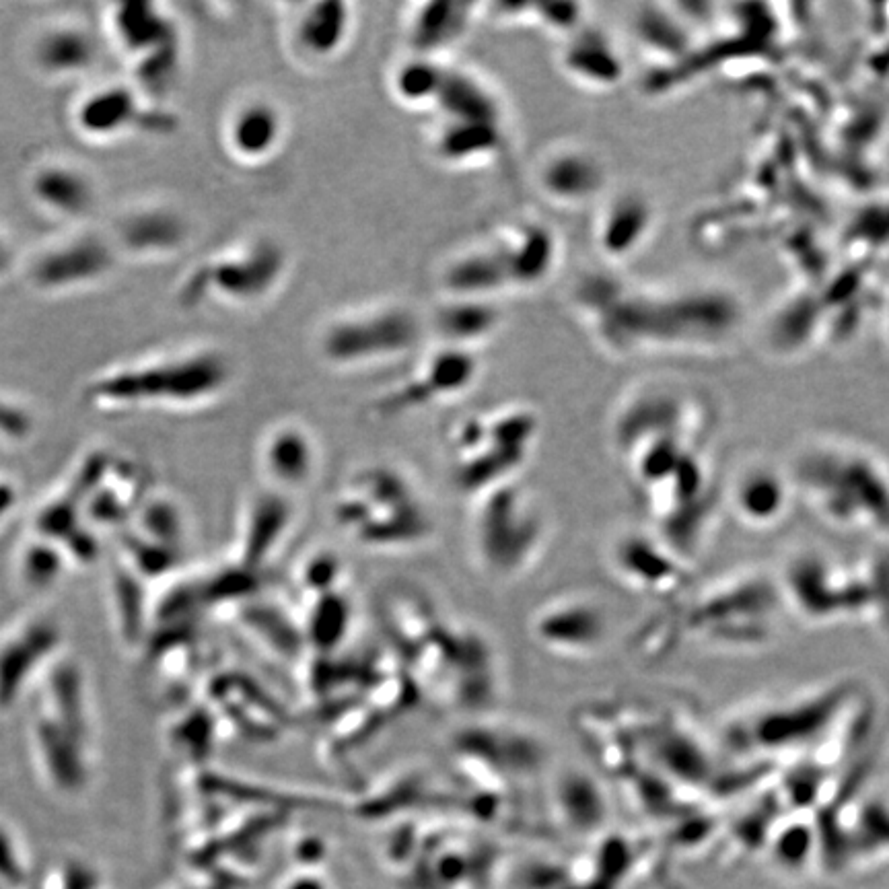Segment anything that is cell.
Instances as JSON below:
<instances>
[{
    "instance_id": "cell-34",
    "label": "cell",
    "mask_w": 889,
    "mask_h": 889,
    "mask_svg": "<svg viewBox=\"0 0 889 889\" xmlns=\"http://www.w3.org/2000/svg\"><path fill=\"white\" fill-rule=\"evenodd\" d=\"M58 566H60L58 554L52 548L38 546V548L29 550V554H27L25 573L31 583L46 585L58 573Z\"/></svg>"
},
{
    "instance_id": "cell-21",
    "label": "cell",
    "mask_w": 889,
    "mask_h": 889,
    "mask_svg": "<svg viewBox=\"0 0 889 889\" xmlns=\"http://www.w3.org/2000/svg\"><path fill=\"white\" fill-rule=\"evenodd\" d=\"M507 147L505 124L441 120L433 134V153L447 167H470L499 159Z\"/></svg>"
},
{
    "instance_id": "cell-18",
    "label": "cell",
    "mask_w": 889,
    "mask_h": 889,
    "mask_svg": "<svg viewBox=\"0 0 889 889\" xmlns=\"http://www.w3.org/2000/svg\"><path fill=\"white\" fill-rule=\"evenodd\" d=\"M287 120L280 105L268 97H250L237 103L225 122V147L245 165L270 161L282 147Z\"/></svg>"
},
{
    "instance_id": "cell-1",
    "label": "cell",
    "mask_w": 889,
    "mask_h": 889,
    "mask_svg": "<svg viewBox=\"0 0 889 889\" xmlns=\"http://www.w3.org/2000/svg\"><path fill=\"white\" fill-rule=\"evenodd\" d=\"M332 521L342 536L367 552H414L437 533L429 496L400 466L375 461L344 476L332 499Z\"/></svg>"
},
{
    "instance_id": "cell-22",
    "label": "cell",
    "mask_w": 889,
    "mask_h": 889,
    "mask_svg": "<svg viewBox=\"0 0 889 889\" xmlns=\"http://www.w3.org/2000/svg\"><path fill=\"white\" fill-rule=\"evenodd\" d=\"M503 311L496 299H457L445 297L433 315V330L443 346L476 350L499 332Z\"/></svg>"
},
{
    "instance_id": "cell-7",
    "label": "cell",
    "mask_w": 889,
    "mask_h": 889,
    "mask_svg": "<svg viewBox=\"0 0 889 889\" xmlns=\"http://www.w3.org/2000/svg\"><path fill=\"white\" fill-rule=\"evenodd\" d=\"M422 336L424 322L414 309L385 303L330 319L317 336V350L332 367L363 369L408 357Z\"/></svg>"
},
{
    "instance_id": "cell-10",
    "label": "cell",
    "mask_w": 889,
    "mask_h": 889,
    "mask_svg": "<svg viewBox=\"0 0 889 889\" xmlns=\"http://www.w3.org/2000/svg\"><path fill=\"white\" fill-rule=\"evenodd\" d=\"M480 369L478 350L441 344L406 379L379 394L371 402V414L394 420L455 400L476 385Z\"/></svg>"
},
{
    "instance_id": "cell-12",
    "label": "cell",
    "mask_w": 889,
    "mask_h": 889,
    "mask_svg": "<svg viewBox=\"0 0 889 889\" xmlns=\"http://www.w3.org/2000/svg\"><path fill=\"white\" fill-rule=\"evenodd\" d=\"M99 35L79 17H54L42 23L29 42L33 73L50 83H77L99 62Z\"/></svg>"
},
{
    "instance_id": "cell-37",
    "label": "cell",
    "mask_w": 889,
    "mask_h": 889,
    "mask_svg": "<svg viewBox=\"0 0 889 889\" xmlns=\"http://www.w3.org/2000/svg\"><path fill=\"white\" fill-rule=\"evenodd\" d=\"M68 546H70V550H73L83 560H91L97 554V544H95V540L89 536L87 531H77L75 529L68 536Z\"/></svg>"
},
{
    "instance_id": "cell-17",
    "label": "cell",
    "mask_w": 889,
    "mask_h": 889,
    "mask_svg": "<svg viewBox=\"0 0 889 889\" xmlns=\"http://www.w3.org/2000/svg\"><path fill=\"white\" fill-rule=\"evenodd\" d=\"M354 31V7L346 0H313L299 9L289 29V44L297 58L311 66L336 60Z\"/></svg>"
},
{
    "instance_id": "cell-33",
    "label": "cell",
    "mask_w": 889,
    "mask_h": 889,
    "mask_svg": "<svg viewBox=\"0 0 889 889\" xmlns=\"http://www.w3.org/2000/svg\"><path fill=\"white\" fill-rule=\"evenodd\" d=\"M75 511L77 503L68 496V499L46 509V513L40 517V529L52 538H68L75 531Z\"/></svg>"
},
{
    "instance_id": "cell-3",
    "label": "cell",
    "mask_w": 889,
    "mask_h": 889,
    "mask_svg": "<svg viewBox=\"0 0 889 889\" xmlns=\"http://www.w3.org/2000/svg\"><path fill=\"white\" fill-rule=\"evenodd\" d=\"M550 540V519L519 480L470 499L468 548L478 571L496 583L527 575Z\"/></svg>"
},
{
    "instance_id": "cell-9",
    "label": "cell",
    "mask_w": 889,
    "mask_h": 889,
    "mask_svg": "<svg viewBox=\"0 0 889 889\" xmlns=\"http://www.w3.org/2000/svg\"><path fill=\"white\" fill-rule=\"evenodd\" d=\"M118 262L120 254L110 233L81 225L40 245L25 260L23 274L33 291L62 297L97 287L114 274Z\"/></svg>"
},
{
    "instance_id": "cell-4",
    "label": "cell",
    "mask_w": 889,
    "mask_h": 889,
    "mask_svg": "<svg viewBox=\"0 0 889 889\" xmlns=\"http://www.w3.org/2000/svg\"><path fill=\"white\" fill-rule=\"evenodd\" d=\"M287 274V247L272 235H256L190 266L177 282L175 303L186 311L256 307L280 289Z\"/></svg>"
},
{
    "instance_id": "cell-13",
    "label": "cell",
    "mask_w": 889,
    "mask_h": 889,
    "mask_svg": "<svg viewBox=\"0 0 889 889\" xmlns=\"http://www.w3.org/2000/svg\"><path fill=\"white\" fill-rule=\"evenodd\" d=\"M531 636L548 653L585 657L595 653L608 636V618L587 597H556L533 614Z\"/></svg>"
},
{
    "instance_id": "cell-27",
    "label": "cell",
    "mask_w": 889,
    "mask_h": 889,
    "mask_svg": "<svg viewBox=\"0 0 889 889\" xmlns=\"http://www.w3.org/2000/svg\"><path fill=\"white\" fill-rule=\"evenodd\" d=\"M56 638L58 634L52 626L38 624L0 653V704H9L15 698L31 665L56 645Z\"/></svg>"
},
{
    "instance_id": "cell-24",
    "label": "cell",
    "mask_w": 889,
    "mask_h": 889,
    "mask_svg": "<svg viewBox=\"0 0 889 889\" xmlns=\"http://www.w3.org/2000/svg\"><path fill=\"white\" fill-rule=\"evenodd\" d=\"M435 110L441 120H472L505 124L503 105L488 83L472 70L447 66Z\"/></svg>"
},
{
    "instance_id": "cell-16",
    "label": "cell",
    "mask_w": 889,
    "mask_h": 889,
    "mask_svg": "<svg viewBox=\"0 0 889 889\" xmlns=\"http://www.w3.org/2000/svg\"><path fill=\"white\" fill-rule=\"evenodd\" d=\"M190 233V223L180 210L165 202H145L122 212L110 237L120 258L159 260L184 250Z\"/></svg>"
},
{
    "instance_id": "cell-15",
    "label": "cell",
    "mask_w": 889,
    "mask_h": 889,
    "mask_svg": "<svg viewBox=\"0 0 889 889\" xmlns=\"http://www.w3.org/2000/svg\"><path fill=\"white\" fill-rule=\"evenodd\" d=\"M291 496H284L270 488L254 492L243 503L235 527V564L245 573L266 566L272 556L284 546L295 513Z\"/></svg>"
},
{
    "instance_id": "cell-31",
    "label": "cell",
    "mask_w": 889,
    "mask_h": 889,
    "mask_svg": "<svg viewBox=\"0 0 889 889\" xmlns=\"http://www.w3.org/2000/svg\"><path fill=\"white\" fill-rule=\"evenodd\" d=\"M147 531L155 538L157 546H163L167 550H173L182 554V542H184V517L182 511L177 509L169 501H153L145 509V517H142Z\"/></svg>"
},
{
    "instance_id": "cell-28",
    "label": "cell",
    "mask_w": 889,
    "mask_h": 889,
    "mask_svg": "<svg viewBox=\"0 0 889 889\" xmlns=\"http://www.w3.org/2000/svg\"><path fill=\"white\" fill-rule=\"evenodd\" d=\"M591 163L581 153H556L540 171V184L558 200H579L593 188Z\"/></svg>"
},
{
    "instance_id": "cell-29",
    "label": "cell",
    "mask_w": 889,
    "mask_h": 889,
    "mask_svg": "<svg viewBox=\"0 0 889 889\" xmlns=\"http://www.w3.org/2000/svg\"><path fill=\"white\" fill-rule=\"evenodd\" d=\"M40 739L54 778L62 787H79L83 782V766L77 752V739L56 723H44L40 727Z\"/></svg>"
},
{
    "instance_id": "cell-30",
    "label": "cell",
    "mask_w": 889,
    "mask_h": 889,
    "mask_svg": "<svg viewBox=\"0 0 889 889\" xmlns=\"http://www.w3.org/2000/svg\"><path fill=\"white\" fill-rule=\"evenodd\" d=\"M52 688L64 731L79 739L85 733V721L81 708V680L77 669L73 665L58 667L54 673Z\"/></svg>"
},
{
    "instance_id": "cell-11",
    "label": "cell",
    "mask_w": 889,
    "mask_h": 889,
    "mask_svg": "<svg viewBox=\"0 0 889 889\" xmlns=\"http://www.w3.org/2000/svg\"><path fill=\"white\" fill-rule=\"evenodd\" d=\"M23 192L44 219L70 227L85 225L99 200L93 173L66 155H42L29 163Z\"/></svg>"
},
{
    "instance_id": "cell-26",
    "label": "cell",
    "mask_w": 889,
    "mask_h": 889,
    "mask_svg": "<svg viewBox=\"0 0 889 889\" xmlns=\"http://www.w3.org/2000/svg\"><path fill=\"white\" fill-rule=\"evenodd\" d=\"M447 75V64L437 58L408 54L391 73L389 89L394 99L410 110L435 108Z\"/></svg>"
},
{
    "instance_id": "cell-38",
    "label": "cell",
    "mask_w": 889,
    "mask_h": 889,
    "mask_svg": "<svg viewBox=\"0 0 889 889\" xmlns=\"http://www.w3.org/2000/svg\"><path fill=\"white\" fill-rule=\"evenodd\" d=\"M17 252L11 239L0 231V282H3L17 268Z\"/></svg>"
},
{
    "instance_id": "cell-20",
    "label": "cell",
    "mask_w": 889,
    "mask_h": 889,
    "mask_svg": "<svg viewBox=\"0 0 889 889\" xmlns=\"http://www.w3.org/2000/svg\"><path fill=\"white\" fill-rule=\"evenodd\" d=\"M439 287L445 297L496 299V295L511 289V282L490 241L453 256L439 274Z\"/></svg>"
},
{
    "instance_id": "cell-6",
    "label": "cell",
    "mask_w": 889,
    "mask_h": 889,
    "mask_svg": "<svg viewBox=\"0 0 889 889\" xmlns=\"http://www.w3.org/2000/svg\"><path fill=\"white\" fill-rule=\"evenodd\" d=\"M103 38L128 68L130 83L161 103L182 75L184 35L159 3H118L103 13Z\"/></svg>"
},
{
    "instance_id": "cell-14",
    "label": "cell",
    "mask_w": 889,
    "mask_h": 889,
    "mask_svg": "<svg viewBox=\"0 0 889 889\" xmlns=\"http://www.w3.org/2000/svg\"><path fill=\"white\" fill-rule=\"evenodd\" d=\"M319 464L322 455L315 435L295 420L274 424L258 447V466L266 488L284 496L309 488L317 478Z\"/></svg>"
},
{
    "instance_id": "cell-36",
    "label": "cell",
    "mask_w": 889,
    "mask_h": 889,
    "mask_svg": "<svg viewBox=\"0 0 889 889\" xmlns=\"http://www.w3.org/2000/svg\"><path fill=\"white\" fill-rule=\"evenodd\" d=\"M0 877L13 885L23 881V869H21L19 861L15 859V852H13L9 838L3 832H0Z\"/></svg>"
},
{
    "instance_id": "cell-32",
    "label": "cell",
    "mask_w": 889,
    "mask_h": 889,
    "mask_svg": "<svg viewBox=\"0 0 889 889\" xmlns=\"http://www.w3.org/2000/svg\"><path fill=\"white\" fill-rule=\"evenodd\" d=\"M118 603L122 610L124 632L128 638H136L142 628V591L140 585L126 573H120L118 583Z\"/></svg>"
},
{
    "instance_id": "cell-35",
    "label": "cell",
    "mask_w": 889,
    "mask_h": 889,
    "mask_svg": "<svg viewBox=\"0 0 889 889\" xmlns=\"http://www.w3.org/2000/svg\"><path fill=\"white\" fill-rule=\"evenodd\" d=\"M91 515L99 521H120L126 515V507L114 492H97L91 503Z\"/></svg>"
},
{
    "instance_id": "cell-2",
    "label": "cell",
    "mask_w": 889,
    "mask_h": 889,
    "mask_svg": "<svg viewBox=\"0 0 889 889\" xmlns=\"http://www.w3.org/2000/svg\"><path fill=\"white\" fill-rule=\"evenodd\" d=\"M231 381L233 365L227 354L200 346L103 369L89 377L83 398L89 406L110 410H188L221 398Z\"/></svg>"
},
{
    "instance_id": "cell-39",
    "label": "cell",
    "mask_w": 889,
    "mask_h": 889,
    "mask_svg": "<svg viewBox=\"0 0 889 889\" xmlns=\"http://www.w3.org/2000/svg\"><path fill=\"white\" fill-rule=\"evenodd\" d=\"M13 503V490L9 486H0V515H3Z\"/></svg>"
},
{
    "instance_id": "cell-23",
    "label": "cell",
    "mask_w": 889,
    "mask_h": 889,
    "mask_svg": "<svg viewBox=\"0 0 889 889\" xmlns=\"http://www.w3.org/2000/svg\"><path fill=\"white\" fill-rule=\"evenodd\" d=\"M507 270L511 287H531L540 282L554 264V239L540 225H515L492 239Z\"/></svg>"
},
{
    "instance_id": "cell-8",
    "label": "cell",
    "mask_w": 889,
    "mask_h": 889,
    "mask_svg": "<svg viewBox=\"0 0 889 889\" xmlns=\"http://www.w3.org/2000/svg\"><path fill=\"white\" fill-rule=\"evenodd\" d=\"M66 124L89 145L167 136L177 130V118L165 105L147 97L130 81H108L81 91L68 105Z\"/></svg>"
},
{
    "instance_id": "cell-5",
    "label": "cell",
    "mask_w": 889,
    "mask_h": 889,
    "mask_svg": "<svg viewBox=\"0 0 889 889\" xmlns=\"http://www.w3.org/2000/svg\"><path fill=\"white\" fill-rule=\"evenodd\" d=\"M536 433V416L519 408L470 414L457 420L447 445L455 488L474 499L517 480Z\"/></svg>"
},
{
    "instance_id": "cell-25",
    "label": "cell",
    "mask_w": 889,
    "mask_h": 889,
    "mask_svg": "<svg viewBox=\"0 0 889 889\" xmlns=\"http://www.w3.org/2000/svg\"><path fill=\"white\" fill-rule=\"evenodd\" d=\"M789 503L787 486L776 474L766 470L748 472L733 490V509L737 517L756 527H768L785 515Z\"/></svg>"
},
{
    "instance_id": "cell-19",
    "label": "cell",
    "mask_w": 889,
    "mask_h": 889,
    "mask_svg": "<svg viewBox=\"0 0 889 889\" xmlns=\"http://www.w3.org/2000/svg\"><path fill=\"white\" fill-rule=\"evenodd\" d=\"M476 15L478 5L464 0H426L414 5L404 23L408 52L441 60L466 38Z\"/></svg>"
}]
</instances>
